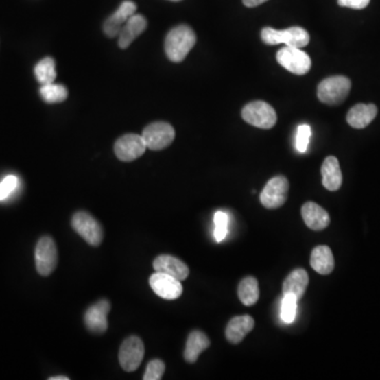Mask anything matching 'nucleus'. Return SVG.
<instances>
[{
	"mask_svg": "<svg viewBox=\"0 0 380 380\" xmlns=\"http://www.w3.org/2000/svg\"><path fill=\"white\" fill-rule=\"evenodd\" d=\"M197 42L195 33L188 25H178L172 29L165 39L166 56L171 62H181Z\"/></svg>",
	"mask_w": 380,
	"mask_h": 380,
	"instance_id": "nucleus-1",
	"label": "nucleus"
},
{
	"mask_svg": "<svg viewBox=\"0 0 380 380\" xmlns=\"http://www.w3.org/2000/svg\"><path fill=\"white\" fill-rule=\"evenodd\" d=\"M261 39L266 45L285 44L287 47L303 48L309 43V35L300 27H292L287 30H275L273 28H264L261 32Z\"/></svg>",
	"mask_w": 380,
	"mask_h": 380,
	"instance_id": "nucleus-2",
	"label": "nucleus"
},
{
	"mask_svg": "<svg viewBox=\"0 0 380 380\" xmlns=\"http://www.w3.org/2000/svg\"><path fill=\"white\" fill-rule=\"evenodd\" d=\"M351 90V80L346 76H331L319 84L317 94L322 103L339 105L344 103Z\"/></svg>",
	"mask_w": 380,
	"mask_h": 380,
	"instance_id": "nucleus-3",
	"label": "nucleus"
},
{
	"mask_svg": "<svg viewBox=\"0 0 380 380\" xmlns=\"http://www.w3.org/2000/svg\"><path fill=\"white\" fill-rule=\"evenodd\" d=\"M242 117L246 123L261 129H270L277 123V115L270 104L257 101L243 108Z\"/></svg>",
	"mask_w": 380,
	"mask_h": 380,
	"instance_id": "nucleus-4",
	"label": "nucleus"
},
{
	"mask_svg": "<svg viewBox=\"0 0 380 380\" xmlns=\"http://www.w3.org/2000/svg\"><path fill=\"white\" fill-rule=\"evenodd\" d=\"M58 254L56 242L51 237H43L35 248V265L39 275H51L58 265Z\"/></svg>",
	"mask_w": 380,
	"mask_h": 380,
	"instance_id": "nucleus-5",
	"label": "nucleus"
},
{
	"mask_svg": "<svg viewBox=\"0 0 380 380\" xmlns=\"http://www.w3.org/2000/svg\"><path fill=\"white\" fill-rule=\"evenodd\" d=\"M72 227L88 244L101 246L104 238L103 227L94 219L93 215L86 211H78L72 217Z\"/></svg>",
	"mask_w": 380,
	"mask_h": 380,
	"instance_id": "nucleus-6",
	"label": "nucleus"
},
{
	"mask_svg": "<svg viewBox=\"0 0 380 380\" xmlns=\"http://www.w3.org/2000/svg\"><path fill=\"white\" fill-rule=\"evenodd\" d=\"M289 184L287 178L278 176L266 183L260 195V202L265 209H276L287 202Z\"/></svg>",
	"mask_w": 380,
	"mask_h": 380,
	"instance_id": "nucleus-7",
	"label": "nucleus"
},
{
	"mask_svg": "<svg viewBox=\"0 0 380 380\" xmlns=\"http://www.w3.org/2000/svg\"><path fill=\"white\" fill-rule=\"evenodd\" d=\"M145 355V346L142 339L130 336L125 339L119 348V360L123 370L133 372L140 368Z\"/></svg>",
	"mask_w": 380,
	"mask_h": 380,
	"instance_id": "nucleus-8",
	"label": "nucleus"
},
{
	"mask_svg": "<svg viewBox=\"0 0 380 380\" xmlns=\"http://www.w3.org/2000/svg\"><path fill=\"white\" fill-rule=\"evenodd\" d=\"M143 139L147 148L152 150H162L167 148L174 142L176 132L171 125L165 121H156L148 125L143 131Z\"/></svg>",
	"mask_w": 380,
	"mask_h": 380,
	"instance_id": "nucleus-9",
	"label": "nucleus"
},
{
	"mask_svg": "<svg viewBox=\"0 0 380 380\" xmlns=\"http://www.w3.org/2000/svg\"><path fill=\"white\" fill-rule=\"evenodd\" d=\"M277 60L287 71L296 75H305L311 70V58L299 48L284 47L277 53Z\"/></svg>",
	"mask_w": 380,
	"mask_h": 380,
	"instance_id": "nucleus-10",
	"label": "nucleus"
},
{
	"mask_svg": "<svg viewBox=\"0 0 380 380\" xmlns=\"http://www.w3.org/2000/svg\"><path fill=\"white\" fill-rule=\"evenodd\" d=\"M147 146L142 135H123L115 144V152L117 158L123 162H131L142 156L146 152Z\"/></svg>",
	"mask_w": 380,
	"mask_h": 380,
	"instance_id": "nucleus-11",
	"label": "nucleus"
},
{
	"mask_svg": "<svg viewBox=\"0 0 380 380\" xmlns=\"http://www.w3.org/2000/svg\"><path fill=\"white\" fill-rule=\"evenodd\" d=\"M152 291L165 300H176L183 293L181 281L163 273H156L149 278Z\"/></svg>",
	"mask_w": 380,
	"mask_h": 380,
	"instance_id": "nucleus-12",
	"label": "nucleus"
},
{
	"mask_svg": "<svg viewBox=\"0 0 380 380\" xmlns=\"http://www.w3.org/2000/svg\"><path fill=\"white\" fill-rule=\"evenodd\" d=\"M110 309V302L107 299H102L90 307L84 317L86 328L94 334H104L108 329L107 317Z\"/></svg>",
	"mask_w": 380,
	"mask_h": 380,
	"instance_id": "nucleus-13",
	"label": "nucleus"
},
{
	"mask_svg": "<svg viewBox=\"0 0 380 380\" xmlns=\"http://www.w3.org/2000/svg\"><path fill=\"white\" fill-rule=\"evenodd\" d=\"M136 5L132 1H124L119 5L115 14L111 15L104 23V32L108 37L119 36L121 28L124 27L129 19L135 14Z\"/></svg>",
	"mask_w": 380,
	"mask_h": 380,
	"instance_id": "nucleus-14",
	"label": "nucleus"
},
{
	"mask_svg": "<svg viewBox=\"0 0 380 380\" xmlns=\"http://www.w3.org/2000/svg\"><path fill=\"white\" fill-rule=\"evenodd\" d=\"M154 268L158 273L166 274L183 281L189 275V268L183 261L169 254H161L154 261Z\"/></svg>",
	"mask_w": 380,
	"mask_h": 380,
	"instance_id": "nucleus-15",
	"label": "nucleus"
},
{
	"mask_svg": "<svg viewBox=\"0 0 380 380\" xmlns=\"http://www.w3.org/2000/svg\"><path fill=\"white\" fill-rule=\"evenodd\" d=\"M303 221L311 230L320 232L330 225L331 218L328 211L314 202H307L301 209Z\"/></svg>",
	"mask_w": 380,
	"mask_h": 380,
	"instance_id": "nucleus-16",
	"label": "nucleus"
},
{
	"mask_svg": "<svg viewBox=\"0 0 380 380\" xmlns=\"http://www.w3.org/2000/svg\"><path fill=\"white\" fill-rule=\"evenodd\" d=\"M254 328V320L252 317L248 315L234 317L227 324L225 336L230 344H239Z\"/></svg>",
	"mask_w": 380,
	"mask_h": 380,
	"instance_id": "nucleus-17",
	"label": "nucleus"
},
{
	"mask_svg": "<svg viewBox=\"0 0 380 380\" xmlns=\"http://www.w3.org/2000/svg\"><path fill=\"white\" fill-rule=\"evenodd\" d=\"M147 28V21L143 15L134 14L130 17L121 28L119 34V46L126 49L138 38Z\"/></svg>",
	"mask_w": 380,
	"mask_h": 380,
	"instance_id": "nucleus-18",
	"label": "nucleus"
},
{
	"mask_svg": "<svg viewBox=\"0 0 380 380\" xmlns=\"http://www.w3.org/2000/svg\"><path fill=\"white\" fill-rule=\"evenodd\" d=\"M377 115V107L373 104H357L351 108L346 115V121L353 128H366L371 124Z\"/></svg>",
	"mask_w": 380,
	"mask_h": 380,
	"instance_id": "nucleus-19",
	"label": "nucleus"
},
{
	"mask_svg": "<svg viewBox=\"0 0 380 380\" xmlns=\"http://www.w3.org/2000/svg\"><path fill=\"white\" fill-rule=\"evenodd\" d=\"M322 184L330 191H336L342 187V174L339 161L335 156H328L321 167Z\"/></svg>",
	"mask_w": 380,
	"mask_h": 380,
	"instance_id": "nucleus-20",
	"label": "nucleus"
},
{
	"mask_svg": "<svg viewBox=\"0 0 380 380\" xmlns=\"http://www.w3.org/2000/svg\"><path fill=\"white\" fill-rule=\"evenodd\" d=\"M307 285H309V275H307V270L303 268H297L285 278L282 291H283L284 295L292 294L299 301L305 296Z\"/></svg>",
	"mask_w": 380,
	"mask_h": 380,
	"instance_id": "nucleus-21",
	"label": "nucleus"
},
{
	"mask_svg": "<svg viewBox=\"0 0 380 380\" xmlns=\"http://www.w3.org/2000/svg\"><path fill=\"white\" fill-rule=\"evenodd\" d=\"M211 346L209 337L201 331H193L188 336L186 342L184 358L189 364H195L199 358L200 354Z\"/></svg>",
	"mask_w": 380,
	"mask_h": 380,
	"instance_id": "nucleus-22",
	"label": "nucleus"
},
{
	"mask_svg": "<svg viewBox=\"0 0 380 380\" xmlns=\"http://www.w3.org/2000/svg\"><path fill=\"white\" fill-rule=\"evenodd\" d=\"M311 266L320 275H329L334 270L335 260L329 246H319L311 254Z\"/></svg>",
	"mask_w": 380,
	"mask_h": 380,
	"instance_id": "nucleus-23",
	"label": "nucleus"
},
{
	"mask_svg": "<svg viewBox=\"0 0 380 380\" xmlns=\"http://www.w3.org/2000/svg\"><path fill=\"white\" fill-rule=\"evenodd\" d=\"M238 296L241 302L246 307H252L259 300V284L256 278L246 277L240 282L238 287Z\"/></svg>",
	"mask_w": 380,
	"mask_h": 380,
	"instance_id": "nucleus-24",
	"label": "nucleus"
},
{
	"mask_svg": "<svg viewBox=\"0 0 380 380\" xmlns=\"http://www.w3.org/2000/svg\"><path fill=\"white\" fill-rule=\"evenodd\" d=\"M35 76L43 85L54 83L56 78V62L52 58H46L35 66Z\"/></svg>",
	"mask_w": 380,
	"mask_h": 380,
	"instance_id": "nucleus-25",
	"label": "nucleus"
},
{
	"mask_svg": "<svg viewBox=\"0 0 380 380\" xmlns=\"http://www.w3.org/2000/svg\"><path fill=\"white\" fill-rule=\"evenodd\" d=\"M40 95L46 103H62L68 97V90L62 85L48 84V85H43L40 88Z\"/></svg>",
	"mask_w": 380,
	"mask_h": 380,
	"instance_id": "nucleus-26",
	"label": "nucleus"
},
{
	"mask_svg": "<svg viewBox=\"0 0 380 380\" xmlns=\"http://www.w3.org/2000/svg\"><path fill=\"white\" fill-rule=\"evenodd\" d=\"M297 298L292 294L284 295L281 305V318L284 322L293 323L297 314Z\"/></svg>",
	"mask_w": 380,
	"mask_h": 380,
	"instance_id": "nucleus-27",
	"label": "nucleus"
},
{
	"mask_svg": "<svg viewBox=\"0 0 380 380\" xmlns=\"http://www.w3.org/2000/svg\"><path fill=\"white\" fill-rule=\"evenodd\" d=\"M215 238L217 242H222L227 236L228 230V215L223 211L215 215Z\"/></svg>",
	"mask_w": 380,
	"mask_h": 380,
	"instance_id": "nucleus-28",
	"label": "nucleus"
},
{
	"mask_svg": "<svg viewBox=\"0 0 380 380\" xmlns=\"http://www.w3.org/2000/svg\"><path fill=\"white\" fill-rule=\"evenodd\" d=\"M311 129L309 125H300L297 128V134H296V149L300 154L307 152L309 147V141H311Z\"/></svg>",
	"mask_w": 380,
	"mask_h": 380,
	"instance_id": "nucleus-29",
	"label": "nucleus"
},
{
	"mask_svg": "<svg viewBox=\"0 0 380 380\" xmlns=\"http://www.w3.org/2000/svg\"><path fill=\"white\" fill-rule=\"evenodd\" d=\"M165 372V364L160 359H154L147 364L145 371L144 380H160L162 379L163 374Z\"/></svg>",
	"mask_w": 380,
	"mask_h": 380,
	"instance_id": "nucleus-30",
	"label": "nucleus"
},
{
	"mask_svg": "<svg viewBox=\"0 0 380 380\" xmlns=\"http://www.w3.org/2000/svg\"><path fill=\"white\" fill-rule=\"evenodd\" d=\"M19 185V179L15 176H5L0 183V201L7 199Z\"/></svg>",
	"mask_w": 380,
	"mask_h": 380,
	"instance_id": "nucleus-31",
	"label": "nucleus"
},
{
	"mask_svg": "<svg viewBox=\"0 0 380 380\" xmlns=\"http://www.w3.org/2000/svg\"><path fill=\"white\" fill-rule=\"evenodd\" d=\"M370 0H338L340 7L350 8V9L361 10L368 7Z\"/></svg>",
	"mask_w": 380,
	"mask_h": 380,
	"instance_id": "nucleus-32",
	"label": "nucleus"
},
{
	"mask_svg": "<svg viewBox=\"0 0 380 380\" xmlns=\"http://www.w3.org/2000/svg\"><path fill=\"white\" fill-rule=\"evenodd\" d=\"M266 1L268 0H243V5L248 8H254L266 3Z\"/></svg>",
	"mask_w": 380,
	"mask_h": 380,
	"instance_id": "nucleus-33",
	"label": "nucleus"
},
{
	"mask_svg": "<svg viewBox=\"0 0 380 380\" xmlns=\"http://www.w3.org/2000/svg\"><path fill=\"white\" fill-rule=\"evenodd\" d=\"M49 380H69V377L64 375L54 376V377L49 378Z\"/></svg>",
	"mask_w": 380,
	"mask_h": 380,
	"instance_id": "nucleus-34",
	"label": "nucleus"
},
{
	"mask_svg": "<svg viewBox=\"0 0 380 380\" xmlns=\"http://www.w3.org/2000/svg\"><path fill=\"white\" fill-rule=\"evenodd\" d=\"M171 1H180V0H171Z\"/></svg>",
	"mask_w": 380,
	"mask_h": 380,
	"instance_id": "nucleus-35",
	"label": "nucleus"
}]
</instances>
